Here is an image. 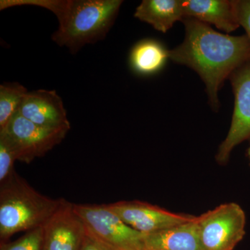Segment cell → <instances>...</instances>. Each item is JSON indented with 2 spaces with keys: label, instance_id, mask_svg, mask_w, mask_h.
Segmentation results:
<instances>
[{
  "label": "cell",
  "instance_id": "obj_15",
  "mask_svg": "<svg viewBox=\"0 0 250 250\" xmlns=\"http://www.w3.org/2000/svg\"><path fill=\"white\" fill-rule=\"evenodd\" d=\"M28 90L18 82L0 85V131L4 129L19 109Z\"/></svg>",
  "mask_w": 250,
  "mask_h": 250
},
{
  "label": "cell",
  "instance_id": "obj_4",
  "mask_svg": "<svg viewBox=\"0 0 250 250\" xmlns=\"http://www.w3.org/2000/svg\"><path fill=\"white\" fill-rule=\"evenodd\" d=\"M197 223L205 250H233L246 234V213L233 202L197 217Z\"/></svg>",
  "mask_w": 250,
  "mask_h": 250
},
{
  "label": "cell",
  "instance_id": "obj_13",
  "mask_svg": "<svg viewBox=\"0 0 250 250\" xmlns=\"http://www.w3.org/2000/svg\"><path fill=\"white\" fill-rule=\"evenodd\" d=\"M134 16L163 33L185 18L182 0H143Z\"/></svg>",
  "mask_w": 250,
  "mask_h": 250
},
{
  "label": "cell",
  "instance_id": "obj_2",
  "mask_svg": "<svg viewBox=\"0 0 250 250\" xmlns=\"http://www.w3.org/2000/svg\"><path fill=\"white\" fill-rule=\"evenodd\" d=\"M62 199L45 196L16 172L0 184V240L42 228L62 205Z\"/></svg>",
  "mask_w": 250,
  "mask_h": 250
},
{
  "label": "cell",
  "instance_id": "obj_12",
  "mask_svg": "<svg viewBox=\"0 0 250 250\" xmlns=\"http://www.w3.org/2000/svg\"><path fill=\"white\" fill-rule=\"evenodd\" d=\"M145 250H205L202 246L197 217L192 221L144 234Z\"/></svg>",
  "mask_w": 250,
  "mask_h": 250
},
{
  "label": "cell",
  "instance_id": "obj_10",
  "mask_svg": "<svg viewBox=\"0 0 250 250\" xmlns=\"http://www.w3.org/2000/svg\"><path fill=\"white\" fill-rule=\"evenodd\" d=\"M28 121L49 129H70L66 110L55 90L28 92L17 111Z\"/></svg>",
  "mask_w": 250,
  "mask_h": 250
},
{
  "label": "cell",
  "instance_id": "obj_6",
  "mask_svg": "<svg viewBox=\"0 0 250 250\" xmlns=\"http://www.w3.org/2000/svg\"><path fill=\"white\" fill-rule=\"evenodd\" d=\"M70 129H49L28 121L18 112L15 113L0 136L6 140L17 160L30 164L42 157L65 139Z\"/></svg>",
  "mask_w": 250,
  "mask_h": 250
},
{
  "label": "cell",
  "instance_id": "obj_16",
  "mask_svg": "<svg viewBox=\"0 0 250 250\" xmlns=\"http://www.w3.org/2000/svg\"><path fill=\"white\" fill-rule=\"evenodd\" d=\"M69 4L70 0H1L0 1V10L22 5L40 6L54 13L60 22L66 14Z\"/></svg>",
  "mask_w": 250,
  "mask_h": 250
},
{
  "label": "cell",
  "instance_id": "obj_5",
  "mask_svg": "<svg viewBox=\"0 0 250 250\" xmlns=\"http://www.w3.org/2000/svg\"><path fill=\"white\" fill-rule=\"evenodd\" d=\"M74 209L94 236L117 250H144V234L123 221L108 205H76Z\"/></svg>",
  "mask_w": 250,
  "mask_h": 250
},
{
  "label": "cell",
  "instance_id": "obj_1",
  "mask_svg": "<svg viewBox=\"0 0 250 250\" xmlns=\"http://www.w3.org/2000/svg\"><path fill=\"white\" fill-rule=\"evenodd\" d=\"M184 42L169 51V58L191 67L207 86L210 105L218 109V93L225 79L250 62V41L247 36H232L213 30L208 24L184 18Z\"/></svg>",
  "mask_w": 250,
  "mask_h": 250
},
{
  "label": "cell",
  "instance_id": "obj_14",
  "mask_svg": "<svg viewBox=\"0 0 250 250\" xmlns=\"http://www.w3.org/2000/svg\"><path fill=\"white\" fill-rule=\"evenodd\" d=\"M169 58V51L158 41H140L131 49L129 62L131 68L139 75L156 73L164 66Z\"/></svg>",
  "mask_w": 250,
  "mask_h": 250
},
{
  "label": "cell",
  "instance_id": "obj_11",
  "mask_svg": "<svg viewBox=\"0 0 250 250\" xmlns=\"http://www.w3.org/2000/svg\"><path fill=\"white\" fill-rule=\"evenodd\" d=\"M184 18H194L206 24H214L229 33L240 27L234 1L228 0H182Z\"/></svg>",
  "mask_w": 250,
  "mask_h": 250
},
{
  "label": "cell",
  "instance_id": "obj_21",
  "mask_svg": "<svg viewBox=\"0 0 250 250\" xmlns=\"http://www.w3.org/2000/svg\"><path fill=\"white\" fill-rule=\"evenodd\" d=\"M248 156H249V159L250 160V147L249 150H248Z\"/></svg>",
  "mask_w": 250,
  "mask_h": 250
},
{
  "label": "cell",
  "instance_id": "obj_18",
  "mask_svg": "<svg viewBox=\"0 0 250 250\" xmlns=\"http://www.w3.org/2000/svg\"><path fill=\"white\" fill-rule=\"evenodd\" d=\"M17 160L14 149L3 136H0V184L16 172L14 164Z\"/></svg>",
  "mask_w": 250,
  "mask_h": 250
},
{
  "label": "cell",
  "instance_id": "obj_7",
  "mask_svg": "<svg viewBox=\"0 0 250 250\" xmlns=\"http://www.w3.org/2000/svg\"><path fill=\"white\" fill-rule=\"evenodd\" d=\"M229 79L235 96L234 111L228 136L217 153L220 164H227L233 148L250 139V62L234 70Z\"/></svg>",
  "mask_w": 250,
  "mask_h": 250
},
{
  "label": "cell",
  "instance_id": "obj_8",
  "mask_svg": "<svg viewBox=\"0 0 250 250\" xmlns=\"http://www.w3.org/2000/svg\"><path fill=\"white\" fill-rule=\"evenodd\" d=\"M108 207L136 231L148 234L192 221L196 218L178 214L147 202L121 201L108 204Z\"/></svg>",
  "mask_w": 250,
  "mask_h": 250
},
{
  "label": "cell",
  "instance_id": "obj_17",
  "mask_svg": "<svg viewBox=\"0 0 250 250\" xmlns=\"http://www.w3.org/2000/svg\"><path fill=\"white\" fill-rule=\"evenodd\" d=\"M42 228L27 231L12 243H1L0 250H42Z\"/></svg>",
  "mask_w": 250,
  "mask_h": 250
},
{
  "label": "cell",
  "instance_id": "obj_9",
  "mask_svg": "<svg viewBox=\"0 0 250 250\" xmlns=\"http://www.w3.org/2000/svg\"><path fill=\"white\" fill-rule=\"evenodd\" d=\"M42 228V250H80L86 231L73 204L64 199Z\"/></svg>",
  "mask_w": 250,
  "mask_h": 250
},
{
  "label": "cell",
  "instance_id": "obj_22",
  "mask_svg": "<svg viewBox=\"0 0 250 250\" xmlns=\"http://www.w3.org/2000/svg\"></svg>",
  "mask_w": 250,
  "mask_h": 250
},
{
  "label": "cell",
  "instance_id": "obj_19",
  "mask_svg": "<svg viewBox=\"0 0 250 250\" xmlns=\"http://www.w3.org/2000/svg\"><path fill=\"white\" fill-rule=\"evenodd\" d=\"M234 6L238 23L246 29L250 41V0H237Z\"/></svg>",
  "mask_w": 250,
  "mask_h": 250
},
{
  "label": "cell",
  "instance_id": "obj_3",
  "mask_svg": "<svg viewBox=\"0 0 250 250\" xmlns=\"http://www.w3.org/2000/svg\"><path fill=\"white\" fill-rule=\"evenodd\" d=\"M121 0H70L68 9L52 39L71 54L106 37L114 24Z\"/></svg>",
  "mask_w": 250,
  "mask_h": 250
},
{
  "label": "cell",
  "instance_id": "obj_20",
  "mask_svg": "<svg viewBox=\"0 0 250 250\" xmlns=\"http://www.w3.org/2000/svg\"><path fill=\"white\" fill-rule=\"evenodd\" d=\"M86 229V228H85ZM80 250H117L104 243L86 229L84 239Z\"/></svg>",
  "mask_w": 250,
  "mask_h": 250
}]
</instances>
